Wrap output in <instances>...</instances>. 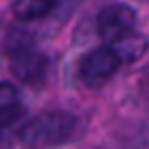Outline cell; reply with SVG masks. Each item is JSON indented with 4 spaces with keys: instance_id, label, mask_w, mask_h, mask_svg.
Wrapping results in <instances>:
<instances>
[{
    "instance_id": "1",
    "label": "cell",
    "mask_w": 149,
    "mask_h": 149,
    "mask_svg": "<svg viewBox=\"0 0 149 149\" xmlns=\"http://www.w3.org/2000/svg\"><path fill=\"white\" fill-rule=\"evenodd\" d=\"M79 128V119L65 109H47L19 128V142L26 149H56L68 144Z\"/></svg>"
},
{
    "instance_id": "2",
    "label": "cell",
    "mask_w": 149,
    "mask_h": 149,
    "mask_svg": "<svg viewBox=\"0 0 149 149\" xmlns=\"http://www.w3.org/2000/svg\"><path fill=\"white\" fill-rule=\"evenodd\" d=\"M7 58H9V70L12 74L21 81V84H30L37 86L47 79L49 72V58L35 49V44L30 42V37L26 33H12L7 37Z\"/></svg>"
},
{
    "instance_id": "3",
    "label": "cell",
    "mask_w": 149,
    "mask_h": 149,
    "mask_svg": "<svg viewBox=\"0 0 149 149\" xmlns=\"http://www.w3.org/2000/svg\"><path fill=\"white\" fill-rule=\"evenodd\" d=\"M119 65H121V61L116 58V54L107 44L105 47H95V49L86 51L79 58L77 79L86 88H100L119 72Z\"/></svg>"
},
{
    "instance_id": "4",
    "label": "cell",
    "mask_w": 149,
    "mask_h": 149,
    "mask_svg": "<svg viewBox=\"0 0 149 149\" xmlns=\"http://www.w3.org/2000/svg\"><path fill=\"white\" fill-rule=\"evenodd\" d=\"M95 26H98V35L102 37V42L105 44H114L116 40L135 33L137 12L130 5L114 2V5H107V7L100 9V14L95 19Z\"/></svg>"
},
{
    "instance_id": "5",
    "label": "cell",
    "mask_w": 149,
    "mask_h": 149,
    "mask_svg": "<svg viewBox=\"0 0 149 149\" xmlns=\"http://www.w3.org/2000/svg\"><path fill=\"white\" fill-rule=\"evenodd\" d=\"M23 114V105L14 84L0 81V135Z\"/></svg>"
},
{
    "instance_id": "6",
    "label": "cell",
    "mask_w": 149,
    "mask_h": 149,
    "mask_svg": "<svg viewBox=\"0 0 149 149\" xmlns=\"http://www.w3.org/2000/svg\"><path fill=\"white\" fill-rule=\"evenodd\" d=\"M58 5H61V0H14L12 14L16 21L30 23V21L49 16Z\"/></svg>"
},
{
    "instance_id": "7",
    "label": "cell",
    "mask_w": 149,
    "mask_h": 149,
    "mask_svg": "<svg viewBox=\"0 0 149 149\" xmlns=\"http://www.w3.org/2000/svg\"><path fill=\"white\" fill-rule=\"evenodd\" d=\"M107 47L116 54V58L121 63H135L147 54V37L135 30V33H130V35H126V37L116 40L114 44H107Z\"/></svg>"
},
{
    "instance_id": "8",
    "label": "cell",
    "mask_w": 149,
    "mask_h": 149,
    "mask_svg": "<svg viewBox=\"0 0 149 149\" xmlns=\"http://www.w3.org/2000/svg\"><path fill=\"white\" fill-rule=\"evenodd\" d=\"M140 2H142V0H140Z\"/></svg>"
}]
</instances>
